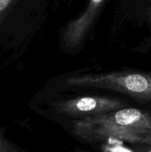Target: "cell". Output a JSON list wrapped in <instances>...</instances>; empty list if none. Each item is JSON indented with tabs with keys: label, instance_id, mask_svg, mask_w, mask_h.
Returning a JSON list of instances; mask_svg holds the SVG:
<instances>
[{
	"label": "cell",
	"instance_id": "obj_5",
	"mask_svg": "<svg viewBox=\"0 0 151 152\" xmlns=\"http://www.w3.org/2000/svg\"><path fill=\"white\" fill-rule=\"evenodd\" d=\"M13 0H0V16L7 10V7L10 5Z\"/></svg>",
	"mask_w": 151,
	"mask_h": 152
},
{
	"label": "cell",
	"instance_id": "obj_2",
	"mask_svg": "<svg viewBox=\"0 0 151 152\" xmlns=\"http://www.w3.org/2000/svg\"><path fill=\"white\" fill-rule=\"evenodd\" d=\"M58 113L76 119L94 117L127 108L124 100L100 96H78L52 104Z\"/></svg>",
	"mask_w": 151,
	"mask_h": 152
},
{
	"label": "cell",
	"instance_id": "obj_1",
	"mask_svg": "<svg viewBox=\"0 0 151 152\" xmlns=\"http://www.w3.org/2000/svg\"><path fill=\"white\" fill-rule=\"evenodd\" d=\"M65 85L78 88L113 91L135 99L151 96L150 77L132 71L72 76L66 79Z\"/></svg>",
	"mask_w": 151,
	"mask_h": 152
},
{
	"label": "cell",
	"instance_id": "obj_4",
	"mask_svg": "<svg viewBox=\"0 0 151 152\" xmlns=\"http://www.w3.org/2000/svg\"><path fill=\"white\" fill-rule=\"evenodd\" d=\"M4 129H0V152H13V146L11 143L4 137Z\"/></svg>",
	"mask_w": 151,
	"mask_h": 152
},
{
	"label": "cell",
	"instance_id": "obj_3",
	"mask_svg": "<svg viewBox=\"0 0 151 152\" xmlns=\"http://www.w3.org/2000/svg\"><path fill=\"white\" fill-rule=\"evenodd\" d=\"M104 2L105 0H89L84 12L67 25L62 36L65 47L76 48L81 44Z\"/></svg>",
	"mask_w": 151,
	"mask_h": 152
},
{
	"label": "cell",
	"instance_id": "obj_6",
	"mask_svg": "<svg viewBox=\"0 0 151 152\" xmlns=\"http://www.w3.org/2000/svg\"><path fill=\"white\" fill-rule=\"evenodd\" d=\"M150 152H151V151H150Z\"/></svg>",
	"mask_w": 151,
	"mask_h": 152
}]
</instances>
